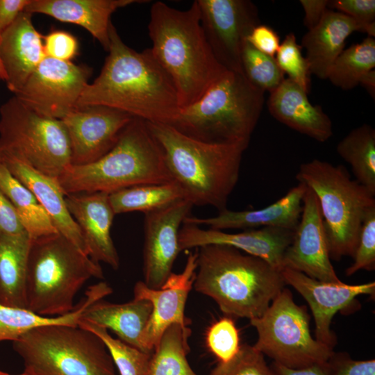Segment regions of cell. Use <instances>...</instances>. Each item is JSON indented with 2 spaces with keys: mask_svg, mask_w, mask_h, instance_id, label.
<instances>
[{
  "mask_svg": "<svg viewBox=\"0 0 375 375\" xmlns=\"http://www.w3.org/2000/svg\"><path fill=\"white\" fill-rule=\"evenodd\" d=\"M109 38L101 73L87 85L77 106H103L145 122L171 124L180 111L178 94L151 48L131 49L112 23Z\"/></svg>",
  "mask_w": 375,
  "mask_h": 375,
  "instance_id": "obj_1",
  "label": "cell"
},
{
  "mask_svg": "<svg viewBox=\"0 0 375 375\" xmlns=\"http://www.w3.org/2000/svg\"><path fill=\"white\" fill-rule=\"evenodd\" d=\"M337 152L348 162L356 181L375 194V131L363 124L338 144Z\"/></svg>",
  "mask_w": 375,
  "mask_h": 375,
  "instance_id": "obj_33",
  "label": "cell"
},
{
  "mask_svg": "<svg viewBox=\"0 0 375 375\" xmlns=\"http://www.w3.org/2000/svg\"><path fill=\"white\" fill-rule=\"evenodd\" d=\"M12 348L35 375H117L103 341L78 326L34 328L13 341Z\"/></svg>",
  "mask_w": 375,
  "mask_h": 375,
  "instance_id": "obj_9",
  "label": "cell"
},
{
  "mask_svg": "<svg viewBox=\"0 0 375 375\" xmlns=\"http://www.w3.org/2000/svg\"><path fill=\"white\" fill-rule=\"evenodd\" d=\"M267 107L276 120L319 142L333 135L329 117L320 106H313L307 93L288 78L270 92Z\"/></svg>",
  "mask_w": 375,
  "mask_h": 375,
  "instance_id": "obj_23",
  "label": "cell"
},
{
  "mask_svg": "<svg viewBox=\"0 0 375 375\" xmlns=\"http://www.w3.org/2000/svg\"><path fill=\"white\" fill-rule=\"evenodd\" d=\"M331 260L319 203L315 193L307 188L299 224L284 255L283 268L322 282L341 283Z\"/></svg>",
  "mask_w": 375,
  "mask_h": 375,
  "instance_id": "obj_16",
  "label": "cell"
},
{
  "mask_svg": "<svg viewBox=\"0 0 375 375\" xmlns=\"http://www.w3.org/2000/svg\"><path fill=\"white\" fill-rule=\"evenodd\" d=\"M206 342L219 362L232 359L241 346L239 331L233 318L225 316L213 322L206 331Z\"/></svg>",
  "mask_w": 375,
  "mask_h": 375,
  "instance_id": "obj_38",
  "label": "cell"
},
{
  "mask_svg": "<svg viewBox=\"0 0 375 375\" xmlns=\"http://www.w3.org/2000/svg\"><path fill=\"white\" fill-rule=\"evenodd\" d=\"M100 263L57 233L31 240L26 269L27 309L43 316L66 315L90 278H103Z\"/></svg>",
  "mask_w": 375,
  "mask_h": 375,
  "instance_id": "obj_6",
  "label": "cell"
},
{
  "mask_svg": "<svg viewBox=\"0 0 375 375\" xmlns=\"http://www.w3.org/2000/svg\"><path fill=\"white\" fill-rule=\"evenodd\" d=\"M272 367L277 375H328L327 362L302 369H291L275 362Z\"/></svg>",
  "mask_w": 375,
  "mask_h": 375,
  "instance_id": "obj_48",
  "label": "cell"
},
{
  "mask_svg": "<svg viewBox=\"0 0 375 375\" xmlns=\"http://www.w3.org/2000/svg\"><path fill=\"white\" fill-rule=\"evenodd\" d=\"M30 2L31 0H0V39Z\"/></svg>",
  "mask_w": 375,
  "mask_h": 375,
  "instance_id": "obj_46",
  "label": "cell"
},
{
  "mask_svg": "<svg viewBox=\"0 0 375 375\" xmlns=\"http://www.w3.org/2000/svg\"><path fill=\"white\" fill-rule=\"evenodd\" d=\"M294 232L281 228L262 227L240 233H228L183 223L179 231L178 244L181 251L208 244L233 247L262 259L281 272L284 255L292 242Z\"/></svg>",
  "mask_w": 375,
  "mask_h": 375,
  "instance_id": "obj_18",
  "label": "cell"
},
{
  "mask_svg": "<svg viewBox=\"0 0 375 375\" xmlns=\"http://www.w3.org/2000/svg\"><path fill=\"white\" fill-rule=\"evenodd\" d=\"M352 258L353 262L346 269L347 276H351L360 269H375V206L369 208L364 217Z\"/></svg>",
  "mask_w": 375,
  "mask_h": 375,
  "instance_id": "obj_40",
  "label": "cell"
},
{
  "mask_svg": "<svg viewBox=\"0 0 375 375\" xmlns=\"http://www.w3.org/2000/svg\"><path fill=\"white\" fill-rule=\"evenodd\" d=\"M31 240L0 233V303L27 308L26 279Z\"/></svg>",
  "mask_w": 375,
  "mask_h": 375,
  "instance_id": "obj_29",
  "label": "cell"
},
{
  "mask_svg": "<svg viewBox=\"0 0 375 375\" xmlns=\"http://www.w3.org/2000/svg\"><path fill=\"white\" fill-rule=\"evenodd\" d=\"M1 154L2 162L10 173L38 199L58 232L87 255L83 235L67 209L65 194L57 178L43 174L14 157Z\"/></svg>",
  "mask_w": 375,
  "mask_h": 375,
  "instance_id": "obj_25",
  "label": "cell"
},
{
  "mask_svg": "<svg viewBox=\"0 0 375 375\" xmlns=\"http://www.w3.org/2000/svg\"><path fill=\"white\" fill-rule=\"evenodd\" d=\"M142 0H31L24 11L41 13L87 30L108 51L110 17L117 10Z\"/></svg>",
  "mask_w": 375,
  "mask_h": 375,
  "instance_id": "obj_24",
  "label": "cell"
},
{
  "mask_svg": "<svg viewBox=\"0 0 375 375\" xmlns=\"http://www.w3.org/2000/svg\"><path fill=\"white\" fill-rule=\"evenodd\" d=\"M247 41L256 50L272 57H274L281 44L276 32L269 26L260 24L253 28Z\"/></svg>",
  "mask_w": 375,
  "mask_h": 375,
  "instance_id": "obj_45",
  "label": "cell"
},
{
  "mask_svg": "<svg viewBox=\"0 0 375 375\" xmlns=\"http://www.w3.org/2000/svg\"><path fill=\"white\" fill-rule=\"evenodd\" d=\"M0 233L11 237L29 238L14 206L1 190Z\"/></svg>",
  "mask_w": 375,
  "mask_h": 375,
  "instance_id": "obj_44",
  "label": "cell"
},
{
  "mask_svg": "<svg viewBox=\"0 0 375 375\" xmlns=\"http://www.w3.org/2000/svg\"><path fill=\"white\" fill-rule=\"evenodd\" d=\"M242 69L248 81L264 92H273L285 79L275 58L260 52L247 42L242 53Z\"/></svg>",
  "mask_w": 375,
  "mask_h": 375,
  "instance_id": "obj_36",
  "label": "cell"
},
{
  "mask_svg": "<svg viewBox=\"0 0 375 375\" xmlns=\"http://www.w3.org/2000/svg\"><path fill=\"white\" fill-rule=\"evenodd\" d=\"M264 94L243 74L227 71L199 100L181 108L169 126L205 142L249 144Z\"/></svg>",
  "mask_w": 375,
  "mask_h": 375,
  "instance_id": "obj_7",
  "label": "cell"
},
{
  "mask_svg": "<svg viewBox=\"0 0 375 375\" xmlns=\"http://www.w3.org/2000/svg\"><path fill=\"white\" fill-rule=\"evenodd\" d=\"M281 272L285 285L293 287L308 303L315 320V339L333 349L336 344L331 330L334 315L349 307L358 296H372L375 292L374 281L359 285L330 283L287 267Z\"/></svg>",
  "mask_w": 375,
  "mask_h": 375,
  "instance_id": "obj_19",
  "label": "cell"
},
{
  "mask_svg": "<svg viewBox=\"0 0 375 375\" xmlns=\"http://www.w3.org/2000/svg\"><path fill=\"white\" fill-rule=\"evenodd\" d=\"M190 335L188 326H169L151 354L147 375H198L187 359Z\"/></svg>",
  "mask_w": 375,
  "mask_h": 375,
  "instance_id": "obj_32",
  "label": "cell"
},
{
  "mask_svg": "<svg viewBox=\"0 0 375 375\" xmlns=\"http://www.w3.org/2000/svg\"><path fill=\"white\" fill-rule=\"evenodd\" d=\"M43 46L46 56L63 61H71L78 49L76 38L61 30L52 31L45 35Z\"/></svg>",
  "mask_w": 375,
  "mask_h": 375,
  "instance_id": "obj_42",
  "label": "cell"
},
{
  "mask_svg": "<svg viewBox=\"0 0 375 375\" xmlns=\"http://www.w3.org/2000/svg\"><path fill=\"white\" fill-rule=\"evenodd\" d=\"M328 5L353 19L368 36H375L374 0H334Z\"/></svg>",
  "mask_w": 375,
  "mask_h": 375,
  "instance_id": "obj_41",
  "label": "cell"
},
{
  "mask_svg": "<svg viewBox=\"0 0 375 375\" xmlns=\"http://www.w3.org/2000/svg\"><path fill=\"white\" fill-rule=\"evenodd\" d=\"M32 14L22 12L0 39V59L8 89L15 94L46 57L42 35L35 28Z\"/></svg>",
  "mask_w": 375,
  "mask_h": 375,
  "instance_id": "obj_22",
  "label": "cell"
},
{
  "mask_svg": "<svg viewBox=\"0 0 375 375\" xmlns=\"http://www.w3.org/2000/svg\"><path fill=\"white\" fill-rule=\"evenodd\" d=\"M134 117L103 106H77L60 119L71 147V165L94 162L115 144L125 126Z\"/></svg>",
  "mask_w": 375,
  "mask_h": 375,
  "instance_id": "obj_15",
  "label": "cell"
},
{
  "mask_svg": "<svg viewBox=\"0 0 375 375\" xmlns=\"http://www.w3.org/2000/svg\"><path fill=\"white\" fill-rule=\"evenodd\" d=\"M0 153L56 178L71 165L62 122L34 111L15 95L0 108Z\"/></svg>",
  "mask_w": 375,
  "mask_h": 375,
  "instance_id": "obj_10",
  "label": "cell"
},
{
  "mask_svg": "<svg viewBox=\"0 0 375 375\" xmlns=\"http://www.w3.org/2000/svg\"><path fill=\"white\" fill-rule=\"evenodd\" d=\"M1 161V154L0 153V162Z\"/></svg>",
  "mask_w": 375,
  "mask_h": 375,
  "instance_id": "obj_52",
  "label": "cell"
},
{
  "mask_svg": "<svg viewBox=\"0 0 375 375\" xmlns=\"http://www.w3.org/2000/svg\"><path fill=\"white\" fill-rule=\"evenodd\" d=\"M151 311V303L142 299L123 303L101 299L85 310L80 321L110 330L119 340L145 352L142 338Z\"/></svg>",
  "mask_w": 375,
  "mask_h": 375,
  "instance_id": "obj_27",
  "label": "cell"
},
{
  "mask_svg": "<svg viewBox=\"0 0 375 375\" xmlns=\"http://www.w3.org/2000/svg\"><path fill=\"white\" fill-rule=\"evenodd\" d=\"M0 375H35V374L32 370L27 368H24L22 372L19 374H10L8 372H6L0 369Z\"/></svg>",
  "mask_w": 375,
  "mask_h": 375,
  "instance_id": "obj_50",
  "label": "cell"
},
{
  "mask_svg": "<svg viewBox=\"0 0 375 375\" xmlns=\"http://www.w3.org/2000/svg\"><path fill=\"white\" fill-rule=\"evenodd\" d=\"M374 67L375 40L368 36L343 50L332 65L327 78L336 87L351 90Z\"/></svg>",
  "mask_w": 375,
  "mask_h": 375,
  "instance_id": "obj_34",
  "label": "cell"
},
{
  "mask_svg": "<svg viewBox=\"0 0 375 375\" xmlns=\"http://www.w3.org/2000/svg\"><path fill=\"white\" fill-rule=\"evenodd\" d=\"M359 84L364 87L370 95L374 97L375 92V71L372 69L365 74L360 79Z\"/></svg>",
  "mask_w": 375,
  "mask_h": 375,
  "instance_id": "obj_49",
  "label": "cell"
},
{
  "mask_svg": "<svg viewBox=\"0 0 375 375\" xmlns=\"http://www.w3.org/2000/svg\"><path fill=\"white\" fill-rule=\"evenodd\" d=\"M67 209L83 235L87 255L116 270L119 258L110 235L116 215L106 192L68 194L65 197Z\"/></svg>",
  "mask_w": 375,
  "mask_h": 375,
  "instance_id": "obj_20",
  "label": "cell"
},
{
  "mask_svg": "<svg viewBox=\"0 0 375 375\" xmlns=\"http://www.w3.org/2000/svg\"><path fill=\"white\" fill-rule=\"evenodd\" d=\"M210 375H277L264 355L253 345L241 344L237 354L226 362H219Z\"/></svg>",
  "mask_w": 375,
  "mask_h": 375,
  "instance_id": "obj_39",
  "label": "cell"
},
{
  "mask_svg": "<svg viewBox=\"0 0 375 375\" xmlns=\"http://www.w3.org/2000/svg\"><path fill=\"white\" fill-rule=\"evenodd\" d=\"M362 27L349 17L327 10L319 24L303 37L310 72L321 79L328 77L336 58L344 49L348 37Z\"/></svg>",
  "mask_w": 375,
  "mask_h": 375,
  "instance_id": "obj_26",
  "label": "cell"
},
{
  "mask_svg": "<svg viewBox=\"0 0 375 375\" xmlns=\"http://www.w3.org/2000/svg\"><path fill=\"white\" fill-rule=\"evenodd\" d=\"M148 32L154 56L175 85L180 109L195 103L227 72L206 39L197 0L185 10L153 3Z\"/></svg>",
  "mask_w": 375,
  "mask_h": 375,
  "instance_id": "obj_2",
  "label": "cell"
},
{
  "mask_svg": "<svg viewBox=\"0 0 375 375\" xmlns=\"http://www.w3.org/2000/svg\"><path fill=\"white\" fill-rule=\"evenodd\" d=\"M328 375H375V360H356L335 351L327 361Z\"/></svg>",
  "mask_w": 375,
  "mask_h": 375,
  "instance_id": "obj_43",
  "label": "cell"
},
{
  "mask_svg": "<svg viewBox=\"0 0 375 375\" xmlns=\"http://www.w3.org/2000/svg\"><path fill=\"white\" fill-rule=\"evenodd\" d=\"M306 186L299 183L283 197L263 208L256 210H231L226 208L215 216L197 217L189 215L183 223L199 226H206L213 230L253 229L262 227H276L295 231L303 208V198Z\"/></svg>",
  "mask_w": 375,
  "mask_h": 375,
  "instance_id": "obj_21",
  "label": "cell"
},
{
  "mask_svg": "<svg viewBox=\"0 0 375 375\" xmlns=\"http://www.w3.org/2000/svg\"><path fill=\"white\" fill-rule=\"evenodd\" d=\"M195 249L193 287L227 317L250 320L261 316L285 288L281 272L261 258L222 244Z\"/></svg>",
  "mask_w": 375,
  "mask_h": 375,
  "instance_id": "obj_4",
  "label": "cell"
},
{
  "mask_svg": "<svg viewBox=\"0 0 375 375\" xmlns=\"http://www.w3.org/2000/svg\"><path fill=\"white\" fill-rule=\"evenodd\" d=\"M250 324L258 333L253 347L286 367L302 369L324 364L334 352L312 337L306 307L297 305L291 291L285 288L261 316L250 319Z\"/></svg>",
  "mask_w": 375,
  "mask_h": 375,
  "instance_id": "obj_11",
  "label": "cell"
},
{
  "mask_svg": "<svg viewBox=\"0 0 375 375\" xmlns=\"http://www.w3.org/2000/svg\"><path fill=\"white\" fill-rule=\"evenodd\" d=\"M276 54V61L282 72L308 94L310 88L309 65L294 33L285 36Z\"/></svg>",
  "mask_w": 375,
  "mask_h": 375,
  "instance_id": "obj_37",
  "label": "cell"
},
{
  "mask_svg": "<svg viewBox=\"0 0 375 375\" xmlns=\"http://www.w3.org/2000/svg\"><path fill=\"white\" fill-rule=\"evenodd\" d=\"M0 79L5 82L6 80V76L5 71H4L3 65L1 63V59H0Z\"/></svg>",
  "mask_w": 375,
  "mask_h": 375,
  "instance_id": "obj_51",
  "label": "cell"
},
{
  "mask_svg": "<svg viewBox=\"0 0 375 375\" xmlns=\"http://www.w3.org/2000/svg\"><path fill=\"white\" fill-rule=\"evenodd\" d=\"M194 206L182 199L144 214L142 272L144 284L160 288L173 273L174 263L181 251L178 235Z\"/></svg>",
  "mask_w": 375,
  "mask_h": 375,
  "instance_id": "obj_14",
  "label": "cell"
},
{
  "mask_svg": "<svg viewBox=\"0 0 375 375\" xmlns=\"http://www.w3.org/2000/svg\"><path fill=\"white\" fill-rule=\"evenodd\" d=\"M296 178L318 199L331 259L353 257L375 194L351 179L344 167L319 159L301 164Z\"/></svg>",
  "mask_w": 375,
  "mask_h": 375,
  "instance_id": "obj_8",
  "label": "cell"
},
{
  "mask_svg": "<svg viewBox=\"0 0 375 375\" xmlns=\"http://www.w3.org/2000/svg\"><path fill=\"white\" fill-rule=\"evenodd\" d=\"M112 292L111 287L106 282L92 285L88 288L74 310L57 317L43 316L27 308L0 303V342L6 340L13 342L30 331L43 326H78L83 312L89 306Z\"/></svg>",
  "mask_w": 375,
  "mask_h": 375,
  "instance_id": "obj_28",
  "label": "cell"
},
{
  "mask_svg": "<svg viewBox=\"0 0 375 375\" xmlns=\"http://www.w3.org/2000/svg\"><path fill=\"white\" fill-rule=\"evenodd\" d=\"M200 23L218 62L243 74L242 53L253 28L260 24L256 5L249 0H197Z\"/></svg>",
  "mask_w": 375,
  "mask_h": 375,
  "instance_id": "obj_12",
  "label": "cell"
},
{
  "mask_svg": "<svg viewBox=\"0 0 375 375\" xmlns=\"http://www.w3.org/2000/svg\"><path fill=\"white\" fill-rule=\"evenodd\" d=\"M186 199L183 190L175 182L141 184L109 194L115 213L142 212L144 214Z\"/></svg>",
  "mask_w": 375,
  "mask_h": 375,
  "instance_id": "obj_31",
  "label": "cell"
},
{
  "mask_svg": "<svg viewBox=\"0 0 375 375\" xmlns=\"http://www.w3.org/2000/svg\"><path fill=\"white\" fill-rule=\"evenodd\" d=\"M90 69L46 56L15 94L34 111L57 119L77 107Z\"/></svg>",
  "mask_w": 375,
  "mask_h": 375,
  "instance_id": "obj_13",
  "label": "cell"
},
{
  "mask_svg": "<svg viewBox=\"0 0 375 375\" xmlns=\"http://www.w3.org/2000/svg\"><path fill=\"white\" fill-rule=\"evenodd\" d=\"M147 122L159 144L168 172L193 206L227 208L235 188L244 143H209L189 137L162 123Z\"/></svg>",
  "mask_w": 375,
  "mask_h": 375,
  "instance_id": "obj_3",
  "label": "cell"
},
{
  "mask_svg": "<svg viewBox=\"0 0 375 375\" xmlns=\"http://www.w3.org/2000/svg\"><path fill=\"white\" fill-rule=\"evenodd\" d=\"M0 190L14 206L30 240L58 233L33 193L10 173L2 160Z\"/></svg>",
  "mask_w": 375,
  "mask_h": 375,
  "instance_id": "obj_30",
  "label": "cell"
},
{
  "mask_svg": "<svg viewBox=\"0 0 375 375\" xmlns=\"http://www.w3.org/2000/svg\"><path fill=\"white\" fill-rule=\"evenodd\" d=\"M78 326L92 332L103 341L119 375H147L150 353L114 338L104 328L81 321Z\"/></svg>",
  "mask_w": 375,
  "mask_h": 375,
  "instance_id": "obj_35",
  "label": "cell"
},
{
  "mask_svg": "<svg viewBox=\"0 0 375 375\" xmlns=\"http://www.w3.org/2000/svg\"><path fill=\"white\" fill-rule=\"evenodd\" d=\"M57 180L65 195L110 194L137 185L173 182L147 122L136 117L125 126L106 154L91 163L70 165Z\"/></svg>",
  "mask_w": 375,
  "mask_h": 375,
  "instance_id": "obj_5",
  "label": "cell"
},
{
  "mask_svg": "<svg viewBox=\"0 0 375 375\" xmlns=\"http://www.w3.org/2000/svg\"><path fill=\"white\" fill-rule=\"evenodd\" d=\"M197 256L196 250L190 252L183 270L179 274L172 273L159 288H150L142 281L135 283L133 297L147 300L152 306L142 338L146 353L151 354L164 331L171 325L188 326L185 307L195 279Z\"/></svg>",
  "mask_w": 375,
  "mask_h": 375,
  "instance_id": "obj_17",
  "label": "cell"
},
{
  "mask_svg": "<svg viewBox=\"0 0 375 375\" xmlns=\"http://www.w3.org/2000/svg\"><path fill=\"white\" fill-rule=\"evenodd\" d=\"M304 11V26L309 30L315 28L328 10L329 1L327 0H301Z\"/></svg>",
  "mask_w": 375,
  "mask_h": 375,
  "instance_id": "obj_47",
  "label": "cell"
}]
</instances>
